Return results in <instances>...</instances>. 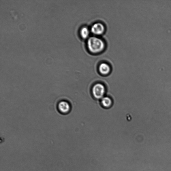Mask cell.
Wrapping results in <instances>:
<instances>
[{"mask_svg": "<svg viewBox=\"0 0 171 171\" xmlns=\"http://www.w3.org/2000/svg\"><path fill=\"white\" fill-rule=\"evenodd\" d=\"M88 49L91 53L97 54L104 51L106 45L104 40L98 37H90L87 41Z\"/></svg>", "mask_w": 171, "mask_h": 171, "instance_id": "1", "label": "cell"}, {"mask_svg": "<svg viewBox=\"0 0 171 171\" xmlns=\"http://www.w3.org/2000/svg\"><path fill=\"white\" fill-rule=\"evenodd\" d=\"M105 92L104 86L100 83L95 84L92 89L93 95L96 99H102L104 97Z\"/></svg>", "mask_w": 171, "mask_h": 171, "instance_id": "2", "label": "cell"}, {"mask_svg": "<svg viewBox=\"0 0 171 171\" xmlns=\"http://www.w3.org/2000/svg\"><path fill=\"white\" fill-rule=\"evenodd\" d=\"M104 25L101 22H97L93 25L90 29L91 32L97 36L102 35L105 32Z\"/></svg>", "mask_w": 171, "mask_h": 171, "instance_id": "3", "label": "cell"}, {"mask_svg": "<svg viewBox=\"0 0 171 171\" xmlns=\"http://www.w3.org/2000/svg\"><path fill=\"white\" fill-rule=\"evenodd\" d=\"M99 71L101 75H107L109 74L111 71V67L106 63H102L99 65Z\"/></svg>", "mask_w": 171, "mask_h": 171, "instance_id": "4", "label": "cell"}, {"mask_svg": "<svg viewBox=\"0 0 171 171\" xmlns=\"http://www.w3.org/2000/svg\"><path fill=\"white\" fill-rule=\"evenodd\" d=\"M59 109L61 112L67 113L70 110V107L67 102L66 101H62L59 104Z\"/></svg>", "mask_w": 171, "mask_h": 171, "instance_id": "5", "label": "cell"}, {"mask_svg": "<svg viewBox=\"0 0 171 171\" xmlns=\"http://www.w3.org/2000/svg\"><path fill=\"white\" fill-rule=\"evenodd\" d=\"M90 29L87 27L84 26L82 27L80 30V35L82 39L85 40L89 38Z\"/></svg>", "mask_w": 171, "mask_h": 171, "instance_id": "6", "label": "cell"}, {"mask_svg": "<svg viewBox=\"0 0 171 171\" xmlns=\"http://www.w3.org/2000/svg\"><path fill=\"white\" fill-rule=\"evenodd\" d=\"M101 103L103 107L108 108L111 106L112 104V101L109 97H104L101 99Z\"/></svg>", "mask_w": 171, "mask_h": 171, "instance_id": "7", "label": "cell"}]
</instances>
